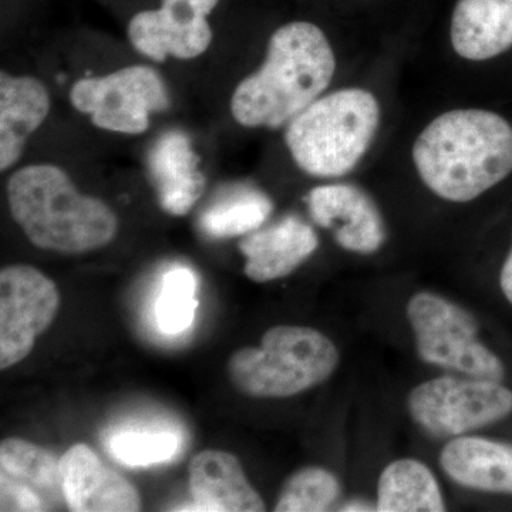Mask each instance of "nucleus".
<instances>
[{
	"label": "nucleus",
	"mask_w": 512,
	"mask_h": 512,
	"mask_svg": "<svg viewBox=\"0 0 512 512\" xmlns=\"http://www.w3.org/2000/svg\"><path fill=\"white\" fill-rule=\"evenodd\" d=\"M0 494L2 511H50L66 504L60 460L30 441L3 440Z\"/></svg>",
	"instance_id": "11"
},
{
	"label": "nucleus",
	"mask_w": 512,
	"mask_h": 512,
	"mask_svg": "<svg viewBox=\"0 0 512 512\" xmlns=\"http://www.w3.org/2000/svg\"><path fill=\"white\" fill-rule=\"evenodd\" d=\"M375 94L359 87L319 97L289 121L285 143L301 170L312 177L349 174L372 146L380 124Z\"/></svg>",
	"instance_id": "4"
},
{
	"label": "nucleus",
	"mask_w": 512,
	"mask_h": 512,
	"mask_svg": "<svg viewBox=\"0 0 512 512\" xmlns=\"http://www.w3.org/2000/svg\"><path fill=\"white\" fill-rule=\"evenodd\" d=\"M407 319L424 362L470 377L503 382L504 363L478 338L477 320L466 309L443 296L420 292L407 305Z\"/></svg>",
	"instance_id": "6"
},
{
	"label": "nucleus",
	"mask_w": 512,
	"mask_h": 512,
	"mask_svg": "<svg viewBox=\"0 0 512 512\" xmlns=\"http://www.w3.org/2000/svg\"><path fill=\"white\" fill-rule=\"evenodd\" d=\"M220 0H163L154 10L137 13L128 25V39L141 55L156 62L168 56L190 60L210 47L208 16Z\"/></svg>",
	"instance_id": "10"
},
{
	"label": "nucleus",
	"mask_w": 512,
	"mask_h": 512,
	"mask_svg": "<svg viewBox=\"0 0 512 512\" xmlns=\"http://www.w3.org/2000/svg\"><path fill=\"white\" fill-rule=\"evenodd\" d=\"M8 201L26 237L47 251L84 254L106 247L119 231L109 205L80 194L56 165L20 168L9 178Z\"/></svg>",
	"instance_id": "3"
},
{
	"label": "nucleus",
	"mask_w": 512,
	"mask_h": 512,
	"mask_svg": "<svg viewBox=\"0 0 512 512\" xmlns=\"http://www.w3.org/2000/svg\"><path fill=\"white\" fill-rule=\"evenodd\" d=\"M50 96L33 77L0 74V170L22 157L26 141L49 116Z\"/></svg>",
	"instance_id": "18"
},
{
	"label": "nucleus",
	"mask_w": 512,
	"mask_h": 512,
	"mask_svg": "<svg viewBox=\"0 0 512 512\" xmlns=\"http://www.w3.org/2000/svg\"><path fill=\"white\" fill-rule=\"evenodd\" d=\"M194 504L180 511L261 512L265 503L245 476L237 457L222 450H205L190 464Z\"/></svg>",
	"instance_id": "14"
},
{
	"label": "nucleus",
	"mask_w": 512,
	"mask_h": 512,
	"mask_svg": "<svg viewBox=\"0 0 512 512\" xmlns=\"http://www.w3.org/2000/svg\"><path fill=\"white\" fill-rule=\"evenodd\" d=\"M183 439L174 431H119L107 440L111 456L128 467L168 463L181 451Z\"/></svg>",
	"instance_id": "23"
},
{
	"label": "nucleus",
	"mask_w": 512,
	"mask_h": 512,
	"mask_svg": "<svg viewBox=\"0 0 512 512\" xmlns=\"http://www.w3.org/2000/svg\"><path fill=\"white\" fill-rule=\"evenodd\" d=\"M148 174L161 208L171 215L187 214L205 190L200 157L183 131H167L148 154Z\"/></svg>",
	"instance_id": "16"
},
{
	"label": "nucleus",
	"mask_w": 512,
	"mask_h": 512,
	"mask_svg": "<svg viewBox=\"0 0 512 512\" xmlns=\"http://www.w3.org/2000/svg\"><path fill=\"white\" fill-rule=\"evenodd\" d=\"M339 511H376V504L372 505L365 503V501H350V503L343 505L339 508Z\"/></svg>",
	"instance_id": "26"
},
{
	"label": "nucleus",
	"mask_w": 512,
	"mask_h": 512,
	"mask_svg": "<svg viewBox=\"0 0 512 512\" xmlns=\"http://www.w3.org/2000/svg\"><path fill=\"white\" fill-rule=\"evenodd\" d=\"M500 286L505 299L512 305V248L505 258L503 269H501Z\"/></svg>",
	"instance_id": "25"
},
{
	"label": "nucleus",
	"mask_w": 512,
	"mask_h": 512,
	"mask_svg": "<svg viewBox=\"0 0 512 512\" xmlns=\"http://www.w3.org/2000/svg\"><path fill=\"white\" fill-rule=\"evenodd\" d=\"M440 464L451 480L485 493L512 495V444L484 437H454Z\"/></svg>",
	"instance_id": "19"
},
{
	"label": "nucleus",
	"mask_w": 512,
	"mask_h": 512,
	"mask_svg": "<svg viewBox=\"0 0 512 512\" xmlns=\"http://www.w3.org/2000/svg\"><path fill=\"white\" fill-rule=\"evenodd\" d=\"M376 511L439 512L446 511V504L429 468L419 460L403 458L380 474Z\"/></svg>",
	"instance_id": "20"
},
{
	"label": "nucleus",
	"mask_w": 512,
	"mask_h": 512,
	"mask_svg": "<svg viewBox=\"0 0 512 512\" xmlns=\"http://www.w3.org/2000/svg\"><path fill=\"white\" fill-rule=\"evenodd\" d=\"M450 37L457 55L471 62L503 55L512 47V0H458Z\"/></svg>",
	"instance_id": "17"
},
{
	"label": "nucleus",
	"mask_w": 512,
	"mask_h": 512,
	"mask_svg": "<svg viewBox=\"0 0 512 512\" xmlns=\"http://www.w3.org/2000/svg\"><path fill=\"white\" fill-rule=\"evenodd\" d=\"M410 416L433 437H460L507 419L512 390L495 380L441 376L414 387Z\"/></svg>",
	"instance_id": "7"
},
{
	"label": "nucleus",
	"mask_w": 512,
	"mask_h": 512,
	"mask_svg": "<svg viewBox=\"0 0 512 512\" xmlns=\"http://www.w3.org/2000/svg\"><path fill=\"white\" fill-rule=\"evenodd\" d=\"M312 220L330 229L346 251L373 254L386 239L382 212L362 188L330 184L313 188L306 197Z\"/></svg>",
	"instance_id": "12"
},
{
	"label": "nucleus",
	"mask_w": 512,
	"mask_h": 512,
	"mask_svg": "<svg viewBox=\"0 0 512 512\" xmlns=\"http://www.w3.org/2000/svg\"><path fill=\"white\" fill-rule=\"evenodd\" d=\"M274 210L271 198L254 187H238L201 215L200 225L212 238L248 235L264 225Z\"/></svg>",
	"instance_id": "21"
},
{
	"label": "nucleus",
	"mask_w": 512,
	"mask_h": 512,
	"mask_svg": "<svg viewBox=\"0 0 512 512\" xmlns=\"http://www.w3.org/2000/svg\"><path fill=\"white\" fill-rule=\"evenodd\" d=\"M74 109L89 114L94 126L121 134H141L150 126V114L170 107L167 87L150 66H128L103 77L74 83Z\"/></svg>",
	"instance_id": "8"
},
{
	"label": "nucleus",
	"mask_w": 512,
	"mask_h": 512,
	"mask_svg": "<svg viewBox=\"0 0 512 512\" xmlns=\"http://www.w3.org/2000/svg\"><path fill=\"white\" fill-rule=\"evenodd\" d=\"M318 247V235L311 225L293 215L271 227L256 229L239 242L247 259L245 275L255 282H271L291 275Z\"/></svg>",
	"instance_id": "15"
},
{
	"label": "nucleus",
	"mask_w": 512,
	"mask_h": 512,
	"mask_svg": "<svg viewBox=\"0 0 512 512\" xmlns=\"http://www.w3.org/2000/svg\"><path fill=\"white\" fill-rule=\"evenodd\" d=\"M339 365L338 348L318 330L275 326L259 348H242L231 356L228 375L235 389L255 399H282L313 389Z\"/></svg>",
	"instance_id": "5"
},
{
	"label": "nucleus",
	"mask_w": 512,
	"mask_h": 512,
	"mask_svg": "<svg viewBox=\"0 0 512 512\" xmlns=\"http://www.w3.org/2000/svg\"><path fill=\"white\" fill-rule=\"evenodd\" d=\"M413 161L437 197L476 200L512 174V124L490 110L447 111L416 138Z\"/></svg>",
	"instance_id": "1"
},
{
	"label": "nucleus",
	"mask_w": 512,
	"mask_h": 512,
	"mask_svg": "<svg viewBox=\"0 0 512 512\" xmlns=\"http://www.w3.org/2000/svg\"><path fill=\"white\" fill-rule=\"evenodd\" d=\"M340 484L330 471L306 467L289 477L278 501L276 512H320L329 510L338 500Z\"/></svg>",
	"instance_id": "24"
},
{
	"label": "nucleus",
	"mask_w": 512,
	"mask_h": 512,
	"mask_svg": "<svg viewBox=\"0 0 512 512\" xmlns=\"http://www.w3.org/2000/svg\"><path fill=\"white\" fill-rule=\"evenodd\" d=\"M335 70V53L319 26L286 23L271 36L262 66L232 94V116L244 127H282L319 99Z\"/></svg>",
	"instance_id": "2"
},
{
	"label": "nucleus",
	"mask_w": 512,
	"mask_h": 512,
	"mask_svg": "<svg viewBox=\"0 0 512 512\" xmlns=\"http://www.w3.org/2000/svg\"><path fill=\"white\" fill-rule=\"evenodd\" d=\"M64 501L74 512H136L140 494L111 470L86 444H76L60 458Z\"/></svg>",
	"instance_id": "13"
},
{
	"label": "nucleus",
	"mask_w": 512,
	"mask_h": 512,
	"mask_svg": "<svg viewBox=\"0 0 512 512\" xmlns=\"http://www.w3.org/2000/svg\"><path fill=\"white\" fill-rule=\"evenodd\" d=\"M197 288V276L185 266H174L164 275L154 313L165 335H180L191 328L198 308Z\"/></svg>",
	"instance_id": "22"
},
{
	"label": "nucleus",
	"mask_w": 512,
	"mask_h": 512,
	"mask_svg": "<svg viewBox=\"0 0 512 512\" xmlns=\"http://www.w3.org/2000/svg\"><path fill=\"white\" fill-rule=\"evenodd\" d=\"M60 306L55 282L29 265L0 272V369L30 355L36 339L49 329Z\"/></svg>",
	"instance_id": "9"
}]
</instances>
